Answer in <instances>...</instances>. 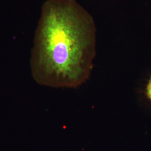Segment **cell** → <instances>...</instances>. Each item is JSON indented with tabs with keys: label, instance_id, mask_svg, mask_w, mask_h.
I'll use <instances>...</instances> for the list:
<instances>
[{
	"label": "cell",
	"instance_id": "obj_1",
	"mask_svg": "<svg viewBox=\"0 0 151 151\" xmlns=\"http://www.w3.org/2000/svg\"><path fill=\"white\" fill-rule=\"evenodd\" d=\"M97 29L76 0H47L42 7L31 50L30 68L38 84L76 88L91 75Z\"/></svg>",
	"mask_w": 151,
	"mask_h": 151
},
{
	"label": "cell",
	"instance_id": "obj_2",
	"mask_svg": "<svg viewBox=\"0 0 151 151\" xmlns=\"http://www.w3.org/2000/svg\"><path fill=\"white\" fill-rule=\"evenodd\" d=\"M147 94L148 98L151 100V79L149 82V83L147 88Z\"/></svg>",
	"mask_w": 151,
	"mask_h": 151
}]
</instances>
